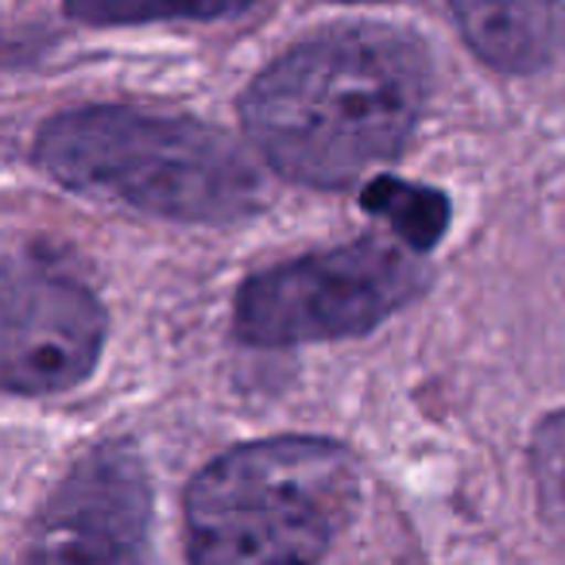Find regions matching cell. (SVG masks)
Wrapping results in <instances>:
<instances>
[{"label":"cell","instance_id":"cell-1","mask_svg":"<svg viewBox=\"0 0 565 565\" xmlns=\"http://www.w3.org/2000/svg\"><path fill=\"white\" fill-rule=\"evenodd\" d=\"M426 102V58L387 28L326 32L271 63L241 117L259 156L302 186H345L399 156Z\"/></svg>","mask_w":565,"mask_h":565},{"label":"cell","instance_id":"cell-2","mask_svg":"<svg viewBox=\"0 0 565 565\" xmlns=\"http://www.w3.org/2000/svg\"><path fill=\"white\" fill-rule=\"evenodd\" d=\"M356 508V465L322 438H267L213 457L186 488L190 565H315Z\"/></svg>","mask_w":565,"mask_h":565},{"label":"cell","instance_id":"cell-3","mask_svg":"<svg viewBox=\"0 0 565 565\" xmlns=\"http://www.w3.org/2000/svg\"><path fill=\"white\" fill-rule=\"evenodd\" d=\"M35 159L63 186L117 198L167 221L221 225L259 202V174L241 143L182 117L136 109L63 113L40 132Z\"/></svg>","mask_w":565,"mask_h":565},{"label":"cell","instance_id":"cell-4","mask_svg":"<svg viewBox=\"0 0 565 565\" xmlns=\"http://www.w3.org/2000/svg\"><path fill=\"white\" fill-rule=\"evenodd\" d=\"M423 287L426 271L407 252L356 241L252 275L236 295V333L264 349L356 338Z\"/></svg>","mask_w":565,"mask_h":565},{"label":"cell","instance_id":"cell-5","mask_svg":"<svg viewBox=\"0 0 565 565\" xmlns=\"http://www.w3.org/2000/svg\"><path fill=\"white\" fill-rule=\"evenodd\" d=\"M105 341V310L86 282L40 252L9 259L0 372L9 392L51 395L94 372Z\"/></svg>","mask_w":565,"mask_h":565},{"label":"cell","instance_id":"cell-6","mask_svg":"<svg viewBox=\"0 0 565 565\" xmlns=\"http://www.w3.org/2000/svg\"><path fill=\"white\" fill-rule=\"evenodd\" d=\"M151 484L132 446H97L35 519L20 565H148Z\"/></svg>","mask_w":565,"mask_h":565},{"label":"cell","instance_id":"cell-7","mask_svg":"<svg viewBox=\"0 0 565 565\" xmlns=\"http://www.w3.org/2000/svg\"><path fill=\"white\" fill-rule=\"evenodd\" d=\"M461 35L488 66L531 74L554 58L565 35L562 0H449Z\"/></svg>","mask_w":565,"mask_h":565},{"label":"cell","instance_id":"cell-8","mask_svg":"<svg viewBox=\"0 0 565 565\" xmlns=\"http://www.w3.org/2000/svg\"><path fill=\"white\" fill-rule=\"evenodd\" d=\"M361 205L369 213H376V217H384L411 252H430L446 236L449 225L446 194L403 179H387V174H380V179H372L364 186Z\"/></svg>","mask_w":565,"mask_h":565},{"label":"cell","instance_id":"cell-9","mask_svg":"<svg viewBox=\"0 0 565 565\" xmlns=\"http://www.w3.org/2000/svg\"><path fill=\"white\" fill-rule=\"evenodd\" d=\"M256 0H71V17L86 24H148V20H217Z\"/></svg>","mask_w":565,"mask_h":565},{"label":"cell","instance_id":"cell-10","mask_svg":"<svg viewBox=\"0 0 565 565\" xmlns=\"http://www.w3.org/2000/svg\"><path fill=\"white\" fill-rule=\"evenodd\" d=\"M534 469H539V488L546 515L565 534V415H554L534 434Z\"/></svg>","mask_w":565,"mask_h":565}]
</instances>
